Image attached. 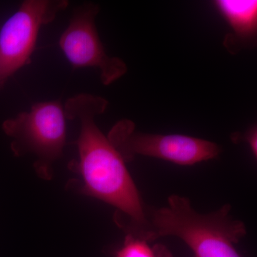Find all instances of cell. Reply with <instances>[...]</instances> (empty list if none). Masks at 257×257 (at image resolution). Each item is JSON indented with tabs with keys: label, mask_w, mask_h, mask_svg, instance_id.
<instances>
[{
	"label": "cell",
	"mask_w": 257,
	"mask_h": 257,
	"mask_svg": "<svg viewBox=\"0 0 257 257\" xmlns=\"http://www.w3.org/2000/svg\"><path fill=\"white\" fill-rule=\"evenodd\" d=\"M108 104L102 96L82 93L63 106L66 119H78L80 124L77 145L84 190L116 208L122 216L118 224L124 220L119 226L127 234L143 239L148 226L147 207L122 157L96 124V116L106 111Z\"/></svg>",
	"instance_id": "6da1fadb"
},
{
	"label": "cell",
	"mask_w": 257,
	"mask_h": 257,
	"mask_svg": "<svg viewBox=\"0 0 257 257\" xmlns=\"http://www.w3.org/2000/svg\"><path fill=\"white\" fill-rule=\"evenodd\" d=\"M231 207L201 214L187 197L172 194L167 204L147 207L148 226L144 239L152 242L159 238L175 236L192 250L195 257H241L234 244L246 234L243 221L230 214Z\"/></svg>",
	"instance_id": "7a4b0ae2"
},
{
	"label": "cell",
	"mask_w": 257,
	"mask_h": 257,
	"mask_svg": "<svg viewBox=\"0 0 257 257\" xmlns=\"http://www.w3.org/2000/svg\"><path fill=\"white\" fill-rule=\"evenodd\" d=\"M2 128L13 140L15 156L35 155L37 174L52 179V165L62 156L66 141V116L60 101L37 102L30 111L5 120Z\"/></svg>",
	"instance_id": "3957f363"
},
{
	"label": "cell",
	"mask_w": 257,
	"mask_h": 257,
	"mask_svg": "<svg viewBox=\"0 0 257 257\" xmlns=\"http://www.w3.org/2000/svg\"><path fill=\"white\" fill-rule=\"evenodd\" d=\"M106 137L125 162L142 155L190 166L215 159L221 152L219 145L202 139L140 133L135 123L127 119L117 121Z\"/></svg>",
	"instance_id": "277c9868"
},
{
	"label": "cell",
	"mask_w": 257,
	"mask_h": 257,
	"mask_svg": "<svg viewBox=\"0 0 257 257\" xmlns=\"http://www.w3.org/2000/svg\"><path fill=\"white\" fill-rule=\"evenodd\" d=\"M67 0H27L0 30V90L8 79L28 64L44 25L68 7Z\"/></svg>",
	"instance_id": "5b68a950"
},
{
	"label": "cell",
	"mask_w": 257,
	"mask_h": 257,
	"mask_svg": "<svg viewBox=\"0 0 257 257\" xmlns=\"http://www.w3.org/2000/svg\"><path fill=\"white\" fill-rule=\"evenodd\" d=\"M99 10L94 3H85L74 10L59 45L74 68L99 69L101 83L108 86L123 77L128 68L121 59L108 55L103 47L95 25Z\"/></svg>",
	"instance_id": "8992f818"
},
{
	"label": "cell",
	"mask_w": 257,
	"mask_h": 257,
	"mask_svg": "<svg viewBox=\"0 0 257 257\" xmlns=\"http://www.w3.org/2000/svg\"><path fill=\"white\" fill-rule=\"evenodd\" d=\"M231 32L225 35L223 45L235 55L243 50H251L257 44L256 0H217L214 2Z\"/></svg>",
	"instance_id": "52a82bcc"
},
{
	"label": "cell",
	"mask_w": 257,
	"mask_h": 257,
	"mask_svg": "<svg viewBox=\"0 0 257 257\" xmlns=\"http://www.w3.org/2000/svg\"><path fill=\"white\" fill-rule=\"evenodd\" d=\"M146 240L126 235L122 246L116 251V257H174L165 245H151Z\"/></svg>",
	"instance_id": "ba28073f"
},
{
	"label": "cell",
	"mask_w": 257,
	"mask_h": 257,
	"mask_svg": "<svg viewBox=\"0 0 257 257\" xmlns=\"http://www.w3.org/2000/svg\"><path fill=\"white\" fill-rule=\"evenodd\" d=\"M231 140L234 143H237L239 141H243L248 143L250 147V150L252 152L253 157H257V130L256 126L248 130L243 136L239 133L233 134L231 137Z\"/></svg>",
	"instance_id": "9c48e42d"
}]
</instances>
